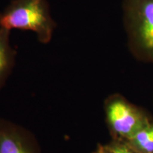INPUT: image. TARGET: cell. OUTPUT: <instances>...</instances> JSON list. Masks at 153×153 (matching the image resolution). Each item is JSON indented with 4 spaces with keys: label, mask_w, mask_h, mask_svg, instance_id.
I'll return each mask as SVG.
<instances>
[{
    "label": "cell",
    "mask_w": 153,
    "mask_h": 153,
    "mask_svg": "<svg viewBox=\"0 0 153 153\" xmlns=\"http://www.w3.org/2000/svg\"><path fill=\"white\" fill-rule=\"evenodd\" d=\"M56 27L48 0H12L0 12V28L33 31L42 44L51 42Z\"/></svg>",
    "instance_id": "obj_1"
},
{
    "label": "cell",
    "mask_w": 153,
    "mask_h": 153,
    "mask_svg": "<svg viewBox=\"0 0 153 153\" xmlns=\"http://www.w3.org/2000/svg\"><path fill=\"white\" fill-rule=\"evenodd\" d=\"M122 9L130 52L153 64V0H122Z\"/></svg>",
    "instance_id": "obj_2"
},
{
    "label": "cell",
    "mask_w": 153,
    "mask_h": 153,
    "mask_svg": "<svg viewBox=\"0 0 153 153\" xmlns=\"http://www.w3.org/2000/svg\"><path fill=\"white\" fill-rule=\"evenodd\" d=\"M106 121L114 139L126 140L152 121L145 113L120 94H114L105 103Z\"/></svg>",
    "instance_id": "obj_3"
},
{
    "label": "cell",
    "mask_w": 153,
    "mask_h": 153,
    "mask_svg": "<svg viewBox=\"0 0 153 153\" xmlns=\"http://www.w3.org/2000/svg\"><path fill=\"white\" fill-rule=\"evenodd\" d=\"M0 153H41L32 134L10 121L0 119Z\"/></svg>",
    "instance_id": "obj_4"
},
{
    "label": "cell",
    "mask_w": 153,
    "mask_h": 153,
    "mask_svg": "<svg viewBox=\"0 0 153 153\" xmlns=\"http://www.w3.org/2000/svg\"><path fill=\"white\" fill-rule=\"evenodd\" d=\"M16 51L10 43V30L0 28V89L14 68Z\"/></svg>",
    "instance_id": "obj_5"
},
{
    "label": "cell",
    "mask_w": 153,
    "mask_h": 153,
    "mask_svg": "<svg viewBox=\"0 0 153 153\" xmlns=\"http://www.w3.org/2000/svg\"><path fill=\"white\" fill-rule=\"evenodd\" d=\"M123 142L135 153H153V122Z\"/></svg>",
    "instance_id": "obj_6"
},
{
    "label": "cell",
    "mask_w": 153,
    "mask_h": 153,
    "mask_svg": "<svg viewBox=\"0 0 153 153\" xmlns=\"http://www.w3.org/2000/svg\"><path fill=\"white\" fill-rule=\"evenodd\" d=\"M106 147L111 153H135L123 141L117 139H114Z\"/></svg>",
    "instance_id": "obj_7"
},
{
    "label": "cell",
    "mask_w": 153,
    "mask_h": 153,
    "mask_svg": "<svg viewBox=\"0 0 153 153\" xmlns=\"http://www.w3.org/2000/svg\"><path fill=\"white\" fill-rule=\"evenodd\" d=\"M94 153H111L110 152L108 149L106 148V146H102V145H100L97 150L95 151Z\"/></svg>",
    "instance_id": "obj_8"
}]
</instances>
